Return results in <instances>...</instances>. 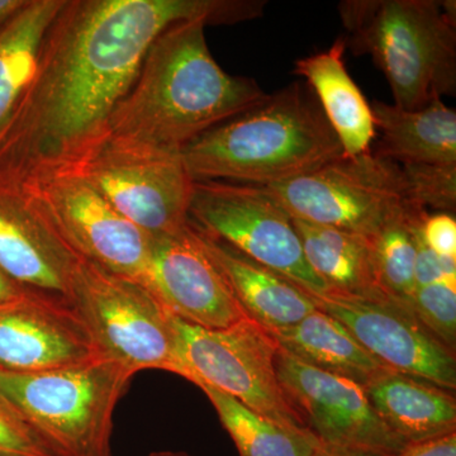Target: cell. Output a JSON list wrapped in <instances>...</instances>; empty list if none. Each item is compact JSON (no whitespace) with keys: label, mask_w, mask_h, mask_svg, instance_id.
<instances>
[{"label":"cell","mask_w":456,"mask_h":456,"mask_svg":"<svg viewBox=\"0 0 456 456\" xmlns=\"http://www.w3.org/2000/svg\"><path fill=\"white\" fill-rule=\"evenodd\" d=\"M265 0H65L35 77L0 142V187L77 165L106 140L110 117L156 38L180 22L236 25Z\"/></svg>","instance_id":"obj_1"},{"label":"cell","mask_w":456,"mask_h":456,"mask_svg":"<svg viewBox=\"0 0 456 456\" xmlns=\"http://www.w3.org/2000/svg\"><path fill=\"white\" fill-rule=\"evenodd\" d=\"M314 298L318 308L346 327L383 367L455 392V351L435 338L406 302L384 293Z\"/></svg>","instance_id":"obj_13"},{"label":"cell","mask_w":456,"mask_h":456,"mask_svg":"<svg viewBox=\"0 0 456 456\" xmlns=\"http://www.w3.org/2000/svg\"><path fill=\"white\" fill-rule=\"evenodd\" d=\"M426 246L443 257L456 259V221L449 213L428 215L421 226Z\"/></svg>","instance_id":"obj_30"},{"label":"cell","mask_w":456,"mask_h":456,"mask_svg":"<svg viewBox=\"0 0 456 456\" xmlns=\"http://www.w3.org/2000/svg\"><path fill=\"white\" fill-rule=\"evenodd\" d=\"M27 290L25 288L17 284L13 279L8 277L2 269H0V307L2 305H9L23 298L26 296Z\"/></svg>","instance_id":"obj_32"},{"label":"cell","mask_w":456,"mask_h":456,"mask_svg":"<svg viewBox=\"0 0 456 456\" xmlns=\"http://www.w3.org/2000/svg\"><path fill=\"white\" fill-rule=\"evenodd\" d=\"M206 27L202 20L180 22L156 38L110 117L107 140L180 155L204 132L268 97L254 79L217 64Z\"/></svg>","instance_id":"obj_2"},{"label":"cell","mask_w":456,"mask_h":456,"mask_svg":"<svg viewBox=\"0 0 456 456\" xmlns=\"http://www.w3.org/2000/svg\"><path fill=\"white\" fill-rule=\"evenodd\" d=\"M146 285L171 314L191 325L221 330L248 317L191 222L152 237Z\"/></svg>","instance_id":"obj_14"},{"label":"cell","mask_w":456,"mask_h":456,"mask_svg":"<svg viewBox=\"0 0 456 456\" xmlns=\"http://www.w3.org/2000/svg\"><path fill=\"white\" fill-rule=\"evenodd\" d=\"M428 211L413 208L369 236L380 288L387 296L407 302L415 290L417 236Z\"/></svg>","instance_id":"obj_25"},{"label":"cell","mask_w":456,"mask_h":456,"mask_svg":"<svg viewBox=\"0 0 456 456\" xmlns=\"http://www.w3.org/2000/svg\"><path fill=\"white\" fill-rule=\"evenodd\" d=\"M277 371L285 397L321 448L380 456L407 448L383 424L362 384L311 367L281 346Z\"/></svg>","instance_id":"obj_12"},{"label":"cell","mask_w":456,"mask_h":456,"mask_svg":"<svg viewBox=\"0 0 456 456\" xmlns=\"http://www.w3.org/2000/svg\"><path fill=\"white\" fill-rule=\"evenodd\" d=\"M65 0H28L0 29V142L37 70L42 45Z\"/></svg>","instance_id":"obj_22"},{"label":"cell","mask_w":456,"mask_h":456,"mask_svg":"<svg viewBox=\"0 0 456 456\" xmlns=\"http://www.w3.org/2000/svg\"><path fill=\"white\" fill-rule=\"evenodd\" d=\"M183 378L235 398L261 416L305 430L279 382V345L265 327L245 318L227 329L209 330L174 316Z\"/></svg>","instance_id":"obj_8"},{"label":"cell","mask_w":456,"mask_h":456,"mask_svg":"<svg viewBox=\"0 0 456 456\" xmlns=\"http://www.w3.org/2000/svg\"><path fill=\"white\" fill-rule=\"evenodd\" d=\"M411 310L446 347L456 346V288L448 283H435L416 288L406 302Z\"/></svg>","instance_id":"obj_27"},{"label":"cell","mask_w":456,"mask_h":456,"mask_svg":"<svg viewBox=\"0 0 456 456\" xmlns=\"http://www.w3.org/2000/svg\"><path fill=\"white\" fill-rule=\"evenodd\" d=\"M69 303L98 358L134 375L158 369L182 377L174 314L147 285L80 259Z\"/></svg>","instance_id":"obj_6"},{"label":"cell","mask_w":456,"mask_h":456,"mask_svg":"<svg viewBox=\"0 0 456 456\" xmlns=\"http://www.w3.org/2000/svg\"><path fill=\"white\" fill-rule=\"evenodd\" d=\"M345 47L344 38H338L331 49L297 60L294 73L307 80L344 156L355 158L370 151L375 125L370 104L347 73Z\"/></svg>","instance_id":"obj_19"},{"label":"cell","mask_w":456,"mask_h":456,"mask_svg":"<svg viewBox=\"0 0 456 456\" xmlns=\"http://www.w3.org/2000/svg\"><path fill=\"white\" fill-rule=\"evenodd\" d=\"M270 332L281 349L305 364L364 387L375 374L387 369L346 327L320 308L297 325Z\"/></svg>","instance_id":"obj_23"},{"label":"cell","mask_w":456,"mask_h":456,"mask_svg":"<svg viewBox=\"0 0 456 456\" xmlns=\"http://www.w3.org/2000/svg\"><path fill=\"white\" fill-rule=\"evenodd\" d=\"M456 5L444 0H345V45L370 55L395 106L421 110L456 92Z\"/></svg>","instance_id":"obj_4"},{"label":"cell","mask_w":456,"mask_h":456,"mask_svg":"<svg viewBox=\"0 0 456 456\" xmlns=\"http://www.w3.org/2000/svg\"><path fill=\"white\" fill-rule=\"evenodd\" d=\"M146 456H194L187 452H175V450H161V452H152Z\"/></svg>","instance_id":"obj_35"},{"label":"cell","mask_w":456,"mask_h":456,"mask_svg":"<svg viewBox=\"0 0 456 456\" xmlns=\"http://www.w3.org/2000/svg\"><path fill=\"white\" fill-rule=\"evenodd\" d=\"M28 4V0H0V29Z\"/></svg>","instance_id":"obj_33"},{"label":"cell","mask_w":456,"mask_h":456,"mask_svg":"<svg viewBox=\"0 0 456 456\" xmlns=\"http://www.w3.org/2000/svg\"><path fill=\"white\" fill-rule=\"evenodd\" d=\"M292 220L301 239L305 260L325 283L329 294L374 297L384 293L378 281L368 236Z\"/></svg>","instance_id":"obj_21"},{"label":"cell","mask_w":456,"mask_h":456,"mask_svg":"<svg viewBox=\"0 0 456 456\" xmlns=\"http://www.w3.org/2000/svg\"><path fill=\"white\" fill-rule=\"evenodd\" d=\"M375 412L406 445L456 432L454 392L383 369L364 387Z\"/></svg>","instance_id":"obj_18"},{"label":"cell","mask_w":456,"mask_h":456,"mask_svg":"<svg viewBox=\"0 0 456 456\" xmlns=\"http://www.w3.org/2000/svg\"><path fill=\"white\" fill-rule=\"evenodd\" d=\"M98 358L70 303L41 294L0 307V369L33 373Z\"/></svg>","instance_id":"obj_15"},{"label":"cell","mask_w":456,"mask_h":456,"mask_svg":"<svg viewBox=\"0 0 456 456\" xmlns=\"http://www.w3.org/2000/svg\"><path fill=\"white\" fill-rule=\"evenodd\" d=\"M75 167L147 235H169L189 224L194 180L182 156L106 139Z\"/></svg>","instance_id":"obj_11"},{"label":"cell","mask_w":456,"mask_h":456,"mask_svg":"<svg viewBox=\"0 0 456 456\" xmlns=\"http://www.w3.org/2000/svg\"><path fill=\"white\" fill-rule=\"evenodd\" d=\"M79 260L17 189L0 188V269L9 278L69 303Z\"/></svg>","instance_id":"obj_16"},{"label":"cell","mask_w":456,"mask_h":456,"mask_svg":"<svg viewBox=\"0 0 456 456\" xmlns=\"http://www.w3.org/2000/svg\"><path fill=\"white\" fill-rule=\"evenodd\" d=\"M0 456H59L23 413L0 395Z\"/></svg>","instance_id":"obj_28"},{"label":"cell","mask_w":456,"mask_h":456,"mask_svg":"<svg viewBox=\"0 0 456 456\" xmlns=\"http://www.w3.org/2000/svg\"><path fill=\"white\" fill-rule=\"evenodd\" d=\"M132 378L102 358L33 373L0 369V395L57 455L112 456L114 410Z\"/></svg>","instance_id":"obj_5"},{"label":"cell","mask_w":456,"mask_h":456,"mask_svg":"<svg viewBox=\"0 0 456 456\" xmlns=\"http://www.w3.org/2000/svg\"><path fill=\"white\" fill-rule=\"evenodd\" d=\"M401 171L411 203L425 211L455 212L456 165L402 164Z\"/></svg>","instance_id":"obj_26"},{"label":"cell","mask_w":456,"mask_h":456,"mask_svg":"<svg viewBox=\"0 0 456 456\" xmlns=\"http://www.w3.org/2000/svg\"><path fill=\"white\" fill-rule=\"evenodd\" d=\"M180 156L194 182L269 187L320 169L344 150L310 86L293 83L204 132Z\"/></svg>","instance_id":"obj_3"},{"label":"cell","mask_w":456,"mask_h":456,"mask_svg":"<svg viewBox=\"0 0 456 456\" xmlns=\"http://www.w3.org/2000/svg\"><path fill=\"white\" fill-rule=\"evenodd\" d=\"M189 222L312 296L329 294L305 260L292 217L265 188L218 180L194 182Z\"/></svg>","instance_id":"obj_10"},{"label":"cell","mask_w":456,"mask_h":456,"mask_svg":"<svg viewBox=\"0 0 456 456\" xmlns=\"http://www.w3.org/2000/svg\"><path fill=\"white\" fill-rule=\"evenodd\" d=\"M198 387L211 401L240 456H314L321 448L307 430L261 416L212 387Z\"/></svg>","instance_id":"obj_24"},{"label":"cell","mask_w":456,"mask_h":456,"mask_svg":"<svg viewBox=\"0 0 456 456\" xmlns=\"http://www.w3.org/2000/svg\"><path fill=\"white\" fill-rule=\"evenodd\" d=\"M380 141L374 154L397 164L456 165V113L441 99L408 110L374 101Z\"/></svg>","instance_id":"obj_20"},{"label":"cell","mask_w":456,"mask_h":456,"mask_svg":"<svg viewBox=\"0 0 456 456\" xmlns=\"http://www.w3.org/2000/svg\"><path fill=\"white\" fill-rule=\"evenodd\" d=\"M399 456H456V432L408 445Z\"/></svg>","instance_id":"obj_31"},{"label":"cell","mask_w":456,"mask_h":456,"mask_svg":"<svg viewBox=\"0 0 456 456\" xmlns=\"http://www.w3.org/2000/svg\"><path fill=\"white\" fill-rule=\"evenodd\" d=\"M441 281L456 288V259L439 256L430 250L419 230L416 246L415 289Z\"/></svg>","instance_id":"obj_29"},{"label":"cell","mask_w":456,"mask_h":456,"mask_svg":"<svg viewBox=\"0 0 456 456\" xmlns=\"http://www.w3.org/2000/svg\"><path fill=\"white\" fill-rule=\"evenodd\" d=\"M197 232L204 250L251 320L275 331L297 325L318 310L316 298L284 275L261 265L220 240L204 235L200 230Z\"/></svg>","instance_id":"obj_17"},{"label":"cell","mask_w":456,"mask_h":456,"mask_svg":"<svg viewBox=\"0 0 456 456\" xmlns=\"http://www.w3.org/2000/svg\"><path fill=\"white\" fill-rule=\"evenodd\" d=\"M14 188L80 259L146 285L152 237L113 208L75 165L42 167Z\"/></svg>","instance_id":"obj_7"},{"label":"cell","mask_w":456,"mask_h":456,"mask_svg":"<svg viewBox=\"0 0 456 456\" xmlns=\"http://www.w3.org/2000/svg\"><path fill=\"white\" fill-rule=\"evenodd\" d=\"M264 188L294 220L368 237L419 208L408 200L401 165L373 151L341 156L299 178Z\"/></svg>","instance_id":"obj_9"},{"label":"cell","mask_w":456,"mask_h":456,"mask_svg":"<svg viewBox=\"0 0 456 456\" xmlns=\"http://www.w3.org/2000/svg\"><path fill=\"white\" fill-rule=\"evenodd\" d=\"M314 456H380V455H369V454H355V452H332V450H326L320 448L317 450Z\"/></svg>","instance_id":"obj_34"}]
</instances>
